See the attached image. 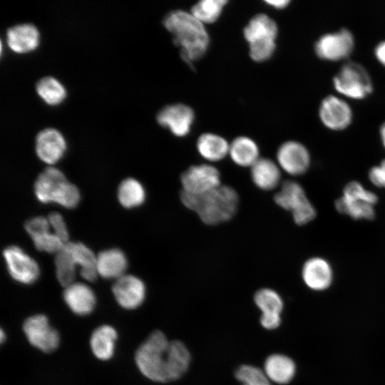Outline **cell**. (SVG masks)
<instances>
[{
	"label": "cell",
	"mask_w": 385,
	"mask_h": 385,
	"mask_svg": "<svg viewBox=\"0 0 385 385\" xmlns=\"http://www.w3.org/2000/svg\"><path fill=\"white\" fill-rule=\"evenodd\" d=\"M145 286L138 277L124 274L115 279L112 292L117 303L123 309H134L140 307L145 297Z\"/></svg>",
	"instance_id": "15"
},
{
	"label": "cell",
	"mask_w": 385,
	"mask_h": 385,
	"mask_svg": "<svg viewBox=\"0 0 385 385\" xmlns=\"http://www.w3.org/2000/svg\"><path fill=\"white\" fill-rule=\"evenodd\" d=\"M157 121L177 137H185L190 132L195 119L193 110L183 103L165 106L157 114Z\"/></svg>",
	"instance_id": "14"
},
{
	"label": "cell",
	"mask_w": 385,
	"mask_h": 385,
	"mask_svg": "<svg viewBox=\"0 0 385 385\" xmlns=\"http://www.w3.org/2000/svg\"><path fill=\"white\" fill-rule=\"evenodd\" d=\"M48 220L53 233L58 236L65 244L68 242L69 235L66 225L62 215L53 212L48 215Z\"/></svg>",
	"instance_id": "35"
},
{
	"label": "cell",
	"mask_w": 385,
	"mask_h": 385,
	"mask_svg": "<svg viewBox=\"0 0 385 385\" xmlns=\"http://www.w3.org/2000/svg\"><path fill=\"white\" fill-rule=\"evenodd\" d=\"M50 228L48 218L41 216L34 217L25 224V229L38 251L57 254L66 244L51 232Z\"/></svg>",
	"instance_id": "16"
},
{
	"label": "cell",
	"mask_w": 385,
	"mask_h": 385,
	"mask_svg": "<svg viewBox=\"0 0 385 385\" xmlns=\"http://www.w3.org/2000/svg\"><path fill=\"white\" fill-rule=\"evenodd\" d=\"M180 200L187 208L194 211L204 223L209 225L230 220L236 213L239 203L235 190L222 185L200 195L181 191Z\"/></svg>",
	"instance_id": "3"
},
{
	"label": "cell",
	"mask_w": 385,
	"mask_h": 385,
	"mask_svg": "<svg viewBox=\"0 0 385 385\" xmlns=\"http://www.w3.org/2000/svg\"><path fill=\"white\" fill-rule=\"evenodd\" d=\"M335 91L354 100H362L374 91L371 78L361 63L348 61L344 63L332 78Z\"/></svg>",
	"instance_id": "5"
},
{
	"label": "cell",
	"mask_w": 385,
	"mask_h": 385,
	"mask_svg": "<svg viewBox=\"0 0 385 385\" xmlns=\"http://www.w3.org/2000/svg\"><path fill=\"white\" fill-rule=\"evenodd\" d=\"M232 160L241 167H252L260 158L257 143L247 136H239L230 144L229 154Z\"/></svg>",
	"instance_id": "29"
},
{
	"label": "cell",
	"mask_w": 385,
	"mask_h": 385,
	"mask_svg": "<svg viewBox=\"0 0 385 385\" xmlns=\"http://www.w3.org/2000/svg\"><path fill=\"white\" fill-rule=\"evenodd\" d=\"M54 262L58 282L64 287L73 283L76 265L64 247L59 252L56 254Z\"/></svg>",
	"instance_id": "33"
},
{
	"label": "cell",
	"mask_w": 385,
	"mask_h": 385,
	"mask_svg": "<svg viewBox=\"0 0 385 385\" xmlns=\"http://www.w3.org/2000/svg\"><path fill=\"white\" fill-rule=\"evenodd\" d=\"M6 41L10 48L15 52H29L38 46L39 32L32 24H16L8 29Z\"/></svg>",
	"instance_id": "22"
},
{
	"label": "cell",
	"mask_w": 385,
	"mask_h": 385,
	"mask_svg": "<svg viewBox=\"0 0 385 385\" xmlns=\"http://www.w3.org/2000/svg\"><path fill=\"white\" fill-rule=\"evenodd\" d=\"M302 277L306 286L313 291L328 289L333 281L334 272L330 263L321 257H312L303 265Z\"/></svg>",
	"instance_id": "17"
},
{
	"label": "cell",
	"mask_w": 385,
	"mask_h": 385,
	"mask_svg": "<svg viewBox=\"0 0 385 385\" xmlns=\"http://www.w3.org/2000/svg\"><path fill=\"white\" fill-rule=\"evenodd\" d=\"M118 198L125 208L140 206L145 199V191L142 184L133 178L122 181L118 189Z\"/></svg>",
	"instance_id": "30"
},
{
	"label": "cell",
	"mask_w": 385,
	"mask_h": 385,
	"mask_svg": "<svg viewBox=\"0 0 385 385\" xmlns=\"http://www.w3.org/2000/svg\"><path fill=\"white\" fill-rule=\"evenodd\" d=\"M376 60L385 67V40L379 42L374 50Z\"/></svg>",
	"instance_id": "37"
},
{
	"label": "cell",
	"mask_w": 385,
	"mask_h": 385,
	"mask_svg": "<svg viewBox=\"0 0 385 385\" xmlns=\"http://www.w3.org/2000/svg\"><path fill=\"white\" fill-rule=\"evenodd\" d=\"M37 199L43 203L55 202L71 209L80 201L78 188L67 181L66 176L55 167H48L42 171L34 184Z\"/></svg>",
	"instance_id": "4"
},
{
	"label": "cell",
	"mask_w": 385,
	"mask_h": 385,
	"mask_svg": "<svg viewBox=\"0 0 385 385\" xmlns=\"http://www.w3.org/2000/svg\"><path fill=\"white\" fill-rule=\"evenodd\" d=\"M378 201L376 195L357 181H351L344 188L342 195L335 202L337 210L354 220H372Z\"/></svg>",
	"instance_id": "6"
},
{
	"label": "cell",
	"mask_w": 385,
	"mask_h": 385,
	"mask_svg": "<svg viewBox=\"0 0 385 385\" xmlns=\"http://www.w3.org/2000/svg\"><path fill=\"white\" fill-rule=\"evenodd\" d=\"M36 90L38 96L48 104L60 103L66 97L64 86L56 78L45 76L38 81Z\"/></svg>",
	"instance_id": "31"
},
{
	"label": "cell",
	"mask_w": 385,
	"mask_h": 385,
	"mask_svg": "<svg viewBox=\"0 0 385 385\" xmlns=\"http://www.w3.org/2000/svg\"><path fill=\"white\" fill-rule=\"evenodd\" d=\"M64 247L70 253L76 265L81 267V277L88 282L96 281L98 275L97 257L93 251L81 242H68Z\"/></svg>",
	"instance_id": "27"
},
{
	"label": "cell",
	"mask_w": 385,
	"mask_h": 385,
	"mask_svg": "<svg viewBox=\"0 0 385 385\" xmlns=\"http://www.w3.org/2000/svg\"><path fill=\"white\" fill-rule=\"evenodd\" d=\"M117 339L118 333L113 327L109 324L98 327L90 338L92 353L99 360L111 359L115 353Z\"/></svg>",
	"instance_id": "24"
},
{
	"label": "cell",
	"mask_w": 385,
	"mask_h": 385,
	"mask_svg": "<svg viewBox=\"0 0 385 385\" xmlns=\"http://www.w3.org/2000/svg\"><path fill=\"white\" fill-rule=\"evenodd\" d=\"M196 148L202 158L210 162H217L229 154L230 143L217 134L205 133L198 137Z\"/></svg>",
	"instance_id": "28"
},
{
	"label": "cell",
	"mask_w": 385,
	"mask_h": 385,
	"mask_svg": "<svg viewBox=\"0 0 385 385\" xmlns=\"http://www.w3.org/2000/svg\"><path fill=\"white\" fill-rule=\"evenodd\" d=\"M127 259L119 249H109L101 252L97 256L98 275L105 279H118L125 274Z\"/></svg>",
	"instance_id": "26"
},
{
	"label": "cell",
	"mask_w": 385,
	"mask_h": 385,
	"mask_svg": "<svg viewBox=\"0 0 385 385\" xmlns=\"http://www.w3.org/2000/svg\"><path fill=\"white\" fill-rule=\"evenodd\" d=\"M63 297L68 308L80 316L91 314L96 304V295L92 289L81 282H73L65 287Z\"/></svg>",
	"instance_id": "20"
},
{
	"label": "cell",
	"mask_w": 385,
	"mask_h": 385,
	"mask_svg": "<svg viewBox=\"0 0 385 385\" xmlns=\"http://www.w3.org/2000/svg\"><path fill=\"white\" fill-rule=\"evenodd\" d=\"M242 385H272L265 371L252 365H242L235 372Z\"/></svg>",
	"instance_id": "34"
},
{
	"label": "cell",
	"mask_w": 385,
	"mask_h": 385,
	"mask_svg": "<svg viewBox=\"0 0 385 385\" xmlns=\"http://www.w3.org/2000/svg\"><path fill=\"white\" fill-rule=\"evenodd\" d=\"M35 148L38 157L42 161L52 165L62 158L66 149V143L58 130L47 128L37 134Z\"/></svg>",
	"instance_id": "18"
},
{
	"label": "cell",
	"mask_w": 385,
	"mask_h": 385,
	"mask_svg": "<svg viewBox=\"0 0 385 385\" xmlns=\"http://www.w3.org/2000/svg\"><path fill=\"white\" fill-rule=\"evenodd\" d=\"M379 136L381 143L385 148V121L382 123L379 128Z\"/></svg>",
	"instance_id": "39"
},
{
	"label": "cell",
	"mask_w": 385,
	"mask_h": 385,
	"mask_svg": "<svg viewBox=\"0 0 385 385\" xmlns=\"http://www.w3.org/2000/svg\"><path fill=\"white\" fill-rule=\"evenodd\" d=\"M255 302L262 311L260 323L267 329L278 327L281 322L280 314L283 309V301L274 290L263 288L258 290L254 297Z\"/></svg>",
	"instance_id": "19"
},
{
	"label": "cell",
	"mask_w": 385,
	"mask_h": 385,
	"mask_svg": "<svg viewBox=\"0 0 385 385\" xmlns=\"http://www.w3.org/2000/svg\"><path fill=\"white\" fill-rule=\"evenodd\" d=\"M7 270L16 282L31 284L36 282L40 274L37 262L21 248L16 245L7 247L3 252Z\"/></svg>",
	"instance_id": "12"
},
{
	"label": "cell",
	"mask_w": 385,
	"mask_h": 385,
	"mask_svg": "<svg viewBox=\"0 0 385 385\" xmlns=\"http://www.w3.org/2000/svg\"><path fill=\"white\" fill-rule=\"evenodd\" d=\"M227 4L225 0H202L192 6L190 13L203 24H212L218 19Z\"/></svg>",
	"instance_id": "32"
},
{
	"label": "cell",
	"mask_w": 385,
	"mask_h": 385,
	"mask_svg": "<svg viewBox=\"0 0 385 385\" xmlns=\"http://www.w3.org/2000/svg\"><path fill=\"white\" fill-rule=\"evenodd\" d=\"M243 35L249 44L276 41L278 26L274 19L268 15L257 14L245 26Z\"/></svg>",
	"instance_id": "21"
},
{
	"label": "cell",
	"mask_w": 385,
	"mask_h": 385,
	"mask_svg": "<svg viewBox=\"0 0 385 385\" xmlns=\"http://www.w3.org/2000/svg\"><path fill=\"white\" fill-rule=\"evenodd\" d=\"M370 182L376 187L385 188V159L373 166L368 174Z\"/></svg>",
	"instance_id": "36"
},
{
	"label": "cell",
	"mask_w": 385,
	"mask_h": 385,
	"mask_svg": "<svg viewBox=\"0 0 385 385\" xmlns=\"http://www.w3.org/2000/svg\"><path fill=\"white\" fill-rule=\"evenodd\" d=\"M6 339V334L4 333L3 329H1L0 331V340L1 342H4V341Z\"/></svg>",
	"instance_id": "40"
},
{
	"label": "cell",
	"mask_w": 385,
	"mask_h": 385,
	"mask_svg": "<svg viewBox=\"0 0 385 385\" xmlns=\"http://www.w3.org/2000/svg\"><path fill=\"white\" fill-rule=\"evenodd\" d=\"M318 115L321 123L334 131L347 128L353 120V111L350 105L336 95L326 96L320 102Z\"/></svg>",
	"instance_id": "11"
},
{
	"label": "cell",
	"mask_w": 385,
	"mask_h": 385,
	"mask_svg": "<svg viewBox=\"0 0 385 385\" xmlns=\"http://www.w3.org/2000/svg\"><path fill=\"white\" fill-rule=\"evenodd\" d=\"M265 2L269 6L277 9H284L290 4L289 0L265 1Z\"/></svg>",
	"instance_id": "38"
},
{
	"label": "cell",
	"mask_w": 385,
	"mask_h": 385,
	"mask_svg": "<svg viewBox=\"0 0 385 385\" xmlns=\"http://www.w3.org/2000/svg\"><path fill=\"white\" fill-rule=\"evenodd\" d=\"M135 361L144 376L153 381L167 382L184 374L190 364V354L183 342L169 341L157 330L138 348Z\"/></svg>",
	"instance_id": "1"
},
{
	"label": "cell",
	"mask_w": 385,
	"mask_h": 385,
	"mask_svg": "<svg viewBox=\"0 0 385 385\" xmlns=\"http://www.w3.org/2000/svg\"><path fill=\"white\" fill-rule=\"evenodd\" d=\"M23 331L28 342L43 352H52L59 345V334L44 314H38L28 317L24 322Z\"/></svg>",
	"instance_id": "9"
},
{
	"label": "cell",
	"mask_w": 385,
	"mask_h": 385,
	"mask_svg": "<svg viewBox=\"0 0 385 385\" xmlns=\"http://www.w3.org/2000/svg\"><path fill=\"white\" fill-rule=\"evenodd\" d=\"M355 39L352 32L346 28L326 33L315 41L316 56L324 61H337L346 58L354 51Z\"/></svg>",
	"instance_id": "8"
},
{
	"label": "cell",
	"mask_w": 385,
	"mask_h": 385,
	"mask_svg": "<svg viewBox=\"0 0 385 385\" xmlns=\"http://www.w3.org/2000/svg\"><path fill=\"white\" fill-rule=\"evenodd\" d=\"M277 163L286 173L298 176L305 173L311 163L310 153L307 147L297 140L283 143L277 152Z\"/></svg>",
	"instance_id": "13"
},
{
	"label": "cell",
	"mask_w": 385,
	"mask_h": 385,
	"mask_svg": "<svg viewBox=\"0 0 385 385\" xmlns=\"http://www.w3.org/2000/svg\"><path fill=\"white\" fill-rule=\"evenodd\" d=\"M275 203L284 210L290 211L294 222L304 225L316 216V210L307 198L303 187L296 181L286 180L274 195Z\"/></svg>",
	"instance_id": "7"
},
{
	"label": "cell",
	"mask_w": 385,
	"mask_h": 385,
	"mask_svg": "<svg viewBox=\"0 0 385 385\" xmlns=\"http://www.w3.org/2000/svg\"><path fill=\"white\" fill-rule=\"evenodd\" d=\"M263 371L270 381L286 384L294 378L296 365L289 356L281 354H274L265 360Z\"/></svg>",
	"instance_id": "25"
},
{
	"label": "cell",
	"mask_w": 385,
	"mask_h": 385,
	"mask_svg": "<svg viewBox=\"0 0 385 385\" xmlns=\"http://www.w3.org/2000/svg\"><path fill=\"white\" fill-rule=\"evenodd\" d=\"M281 171L277 162L267 158H260L250 168L252 182L263 190H271L279 185Z\"/></svg>",
	"instance_id": "23"
},
{
	"label": "cell",
	"mask_w": 385,
	"mask_h": 385,
	"mask_svg": "<svg viewBox=\"0 0 385 385\" xmlns=\"http://www.w3.org/2000/svg\"><path fill=\"white\" fill-rule=\"evenodd\" d=\"M163 24L173 34V42L180 48L181 57L186 63L190 64L204 56L210 37L204 24L190 12L172 11L164 17Z\"/></svg>",
	"instance_id": "2"
},
{
	"label": "cell",
	"mask_w": 385,
	"mask_h": 385,
	"mask_svg": "<svg viewBox=\"0 0 385 385\" xmlns=\"http://www.w3.org/2000/svg\"><path fill=\"white\" fill-rule=\"evenodd\" d=\"M182 191L192 195H203L221 185L219 170L210 164L194 165L180 177Z\"/></svg>",
	"instance_id": "10"
}]
</instances>
